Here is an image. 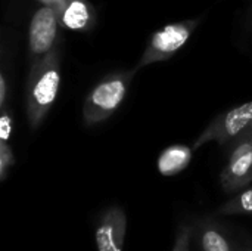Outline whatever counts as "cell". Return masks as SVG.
Segmentation results:
<instances>
[{
    "mask_svg": "<svg viewBox=\"0 0 252 251\" xmlns=\"http://www.w3.org/2000/svg\"><path fill=\"white\" fill-rule=\"evenodd\" d=\"M61 87V52L53 49L37 64L30 65L25 87V111L31 130L40 127L56 102Z\"/></svg>",
    "mask_w": 252,
    "mask_h": 251,
    "instance_id": "6da1fadb",
    "label": "cell"
},
{
    "mask_svg": "<svg viewBox=\"0 0 252 251\" xmlns=\"http://www.w3.org/2000/svg\"><path fill=\"white\" fill-rule=\"evenodd\" d=\"M137 71H114L99 80L83 104V121L87 127L105 123L124 102Z\"/></svg>",
    "mask_w": 252,
    "mask_h": 251,
    "instance_id": "7a4b0ae2",
    "label": "cell"
},
{
    "mask_svg": "<svg viewBox=\"0 0 252 251\" xmlns=\"http://www.w3.org/2000/svg\"><path fill=\"white\" fill-rule=\"evenodd\" d=\"M201 21L202 18H193L171 22L152 33L134 70L139 71L140 68H145L148 65L171 59L189 41Z\"/></svg>",
    "mask_w": 252,
    "mask_h": 251,
    "instance_id": "3957f363",
    "label": "cell"
},
{
    "mask_svg": "<svg viewBox=\"0 0 252 251\" xmlns=\"http://www.w3.org/2000/svg\"><path fill=\"white\" fill-rule=\"evenodd\" d=\"M251 124L252 101H250L242 105L233 107L211 120L204 132H201V135L195 139L192 148L195 151L210 142H216L219 145L235 142L250 129Z\"/></svg>",
    "mask_w": 252,
    "mask_h": 251,
    "instance_id": "277c9868",
    "label": "cell"
},
{
    "mask_svg": "<svg viewBox=\"0 0 252 251\" xmlns=\"http://www.w3.org/2000/svg\"><path fill=\"white\" fill-rule=\"evenodd\" d=\"M59 13L52 7H38L28 27V56L30 65L37 64L56 49L59 37Z\"/></svg>",
    "mask_w": 252,
    "mask_h": 251,
    "instance_id": "5b68a950",
    "label": "cell"
},
{
    "mask_svg": "<svg viewBox=\"0 0 252 251\" xmlns=\"http://www.w3.org/2000/svg\"><path fill=\"white\" fill-rule=\"evenodd\" d=\"M252 182V139H238L233 142L227 164L220 173V185L226 194H238L251 186Z\"/></svg>",
    "mask_w": 252,
    "mask_h": 251,
    "instance_id": "8992f818",
    "label": "cell"
},
{
    "mask_svg": "<svg viewBox=\"0 0 252 251\" xmlns=\"http://www.w3.org/2000/svg\"><path fill=\"white\" fill-rule=\"evenodd\" d=\"M127 232V215L120 206L105 209L94 229L97 251H123Z\"/></svg>",
    "mask_w": 252,
    "mask_h": 251,
    "instance_id": "52a82bcc",
    "label": "cell"
},
{
    "mask_svg": "<svg viewBox=\"0 0 252 251\" xmlns=\"http://www.w3.org/2000/svg\"><path fill=\"white\" fill-rule=\"evenodd\" d=\"M195 235L202 251H238V244L226 228L213 217H204L195 223Z\"/></svg>",
    "mask_w": 252,
    "mask_h": 251,
    "instance_id": "ba28073f",
    "label": "cell"
},
{
    "mask_svg": "<svg viewBox=\"0 0 252 251\" xmlns=\"http://www.w3.org/2000/svg\"><path fill=\"white\" fill-rule=\"evenodd\" d=\"M59 22L66 30L89 33L96 25V9L89 0H66L59 13Z\"/></svg>",
    "mask_w": 252,
    "mask_h": 251,
    "instance_id": "9c48e42d",
    "label": "cell"
},
{
    "mask_svg": "<svg viewBox=\"0 0 252 251\" xmlns=\"http://www.w3.org/2000/svg\"><path fill=\"white\" fill-rule=\"evenodd\" d=\"M193 148L183 143H173L161 151L157 167L161 176L171 178L182 173L192 161Z\"/></svg>",
    "mask_w": 252,
    "mask_h": 251,
    "instance_id": "30bf717a",
    "label": "cell"
},
{
    "mask_svg": "<svg viewBox=\"0 0 252 251\" xmlns=\"http://www.w3.org/2000/svg\"><path fill=\"white\" fill-rule=\"evenodd\" d=\"M219 216H252V185L235 194L216 210Z\"/></svg>",
    "mask_w": 252,
    "mask_h": 251,
    "instance_id": "8fae6325",
    "label": "cell"
},
{
    "mask_svg": "<svg viewBox=\"0 0 252 251\" xmlns=\"http://www.w3.org/2000/svg\"><path fill=\"white\" fill-rule=\"evenodd\" d=\"M15 154L7 142H0V182L7 179L9 170L15 166Z\"/></svg>",
    "mask_w": 252,
    "mask_h": 251,
    "instance_id": "7c38bea8",
    "label": "cell"
},
{
    "mask_svg": "<svg viewBox=\"0 0 252 251\" xmlns=\"http://www.w3.org/2000/svg\"><path fill=\"white\" fill-rule=\"evenodd\" d=\"M193 235H195V225H182L177 231L171 251H189Z\"/></svg>",
    "mask_w": 252,
    "mask_h": 251,
    "instance_id": "4fadbf2b",
    "label": "cell"
},
{
    "mask_svg": "<svg viewBox=\"0 0 252 251\" xmlns=\"http://www.w3.org/2000/svg\"><path fill=\"white\" fill-rule=\"evenodd\" d=\"M13 133V112L9 107L1 109L0 114V142H7Z\"/></svg>",
    "mask_w": 252,
    "mask_h": 251,
    "instance_id": "5bb4252c",
    "label": "cell"
},
{
    "mask_svg": "<svg viewBox=\"0 0 252 251\" xmlns=\"http://www.w3.org/2000/svg\"><path fill=\"white\" fill-rule=\"evenodd\" d=\"M7 96H9V81L6 71L1 70L0 72V109L7 107Z\"/></svg>",
    "mask_w": 252,
    "mask_h": 251,
    "instance_id": "9a60e30c",
    "label": "cell"
},
{
    "mask_svg": "<svg viewBox=\"0 0 252 251\" xmlns=\"http://www.w3.org/2000/svg\"><path fill=\"white\" fill-rule=\"evenodd\" d=\"M35 1H38V3H40L41 6H44V7H52V9H55L58 13H61V10L63 9L66 0H35Z\"/></svg>",
    "mask_w": 252,
    "mask_h": 251,
    "instance_id": "2e32d148",
    "label": "cell"
},
{
    "mask_svg": "<svg viewBox=\"0 0 252 251\" xmlns=\"http://www.w3.org/2000/svg\"><path fill=\"white\" fill-rule=\"evenodd\" d=\"M238 251H252L251 240L250 238H244V241L238 244Z\"/></svg>",
    "mask_w": 252,
    "mask_h": 251,
    "instance_id": "e0dca14e",
    "label": "cell"
},
{
    "mask_svg": "<svg viewBox=\"0 0 252 251\" xmlns=\"http://www.w3.org/2000/svg\"><path fill=\"white\" fill-rule=\"evenodd\" d=\"M239 139H252V124L250 126V129H248ZM235 142H236V141H235Z\"/></svg>",
    "mask_w": 252,
    "mask_h": 251,
    "instance_id": "ac0fdd59",
    "label": "cell"
},
{
    "mask_svg": "<svg viewBox=\"0 0 252 251\" xmlns=\"http://www.w3.org/2000/svg\"><path fill=\"white\" fill-rule=\"evenodd\" d=\"M251 25H252V19H251Z\"/></svg>",
    "mask_w": 252,
    "mask_h": 251,
    "instance_id": "d6986e66",
    "label": "cell"
}]
</instances>
